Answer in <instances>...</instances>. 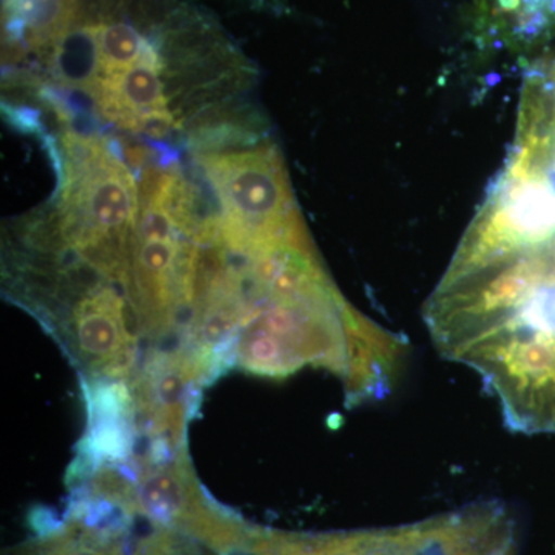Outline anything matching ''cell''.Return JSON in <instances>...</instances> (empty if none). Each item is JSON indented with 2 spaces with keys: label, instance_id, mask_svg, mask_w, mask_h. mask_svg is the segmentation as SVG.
Wrapping results in <instances>:
<instances>
[{
  "label": "cell",
  "instance_id": "8992f818",
  "mask_svg": "<svg viewBox=\"0 0 555 555\" xmlns=\"http://www.w3.org/2000/svg\"><path fill=\"white\" fill-rule=\"evenodd\" d=\"M481 24L514 50H531L555 39V0H483Z\"/></svg>",
  "mask_w": 555,
  "mask_h": 555
},
{
  "label": "cell",
  "instance_id": "277c9868",
  "mask_svg": "<svg viewBox=\"0 0 555 555\" xmlns=\"http://www.w3.org/2000/svg\"><path fill=\"white\" fill-rule=\"evenodd\" d=\"M38 539L13 555H196L189 537L124 507L62 521L35 518Z\"/></svg>",
  "mask_w": 555,
  "mask_h": 555
},
{
  "label": "cell",
  "instance_id": "7a4b0ae2",
  "mask_svg": "<svg viewBox=\"0 0 555 555\" xmlns=\"http://www.w3.org/2000/svg\"><path fill=\"white\" fill-rule=\"evenodd\" d=\"M65 181L51 214L65 246L109 272L131 264L139 189L118 153L101 138L67 133Z\"/></svg>",
  "mask_w": 555,
  "mask_h": 555
},
{
  "label": "cell",
  "instance_id": "52a82bcc",
  "mask_svg": "<svg viewBox=\"0 0 555 555\" xmlns=\"http://www.w3.org/2000/svg\"><path fill=\"white\" fill-rule=\"evenodd\" d=\"M79 0H5L9 40L17 50L51 51L78 16Z\"/></svg>",
  "mask_w": 555,
  "mask_h": 555
},
{
  "label": "cell",
  "instance_id": "3957f363",
  "mask_svg": "<svg viewBox=\"0 0 555 555\" xmlns=\"http://www.w3.org/2000/svg\"><path fill=\"white\" fill-rule=\"evenodd\" d=\"M199 164L217 192L222 241L233 255L254 258L310 240L275 147L208 152Z\"/></svg>",
  "mask_w": 555,
  "mask_h": 555
},
{
  "label": "cell",
  "instance_id": "5b68a950",
  "mask_svg": "<svg viewBox=\"0 0 555 555\" xmlns=\"http://www.w3.org/2000/svg\"><path fill=\"white\" fill-rule=\"evenodd\" d=\"M163 54L141 62L119 75L91 80L89 93L93 96L98 112L108 122L120 129L142 133L150 120L173 115L167 105L164 91Z\"/></svg>",
  "mask_w": 555,
  "mask_h": 555
},
{
  "label": "cell",
  "instance_id": "6da1fadb",
  "mask_svg": "<svg viewBox=\"0 0 555 555\" xmlns=\"http://www.w3.org/2000/svg\"><path fill=\"white\" fill-rule=\"evenodd\" d=\"M511 430L555 434V203L488 195L425 309Z\"/></svg>",
  "mask_w": 555,
  "mask_h": 555
}]
</instances>
